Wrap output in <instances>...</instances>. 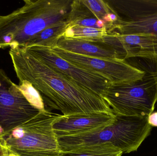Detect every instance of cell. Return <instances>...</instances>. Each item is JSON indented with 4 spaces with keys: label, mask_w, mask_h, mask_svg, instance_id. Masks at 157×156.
<instances>
[{
    "label": "cell",
    "mask_w": 157,
    "mask_h": 156,
    "mask_svg": "<svg viewBox=\"0 0 157 156\" xmlns=\"http://www.w3.org/2000/svg\"><path fill=\"white\" fill-rule=\"evenodd\" d=\"M9 53L19 82H30L39 92L45 105L64 116L113 113L100 96L51 67L25 47H11Z\"/></svg>",
    "instance_id": "cell-1"
},
{
    "label": "cell",
    "mask_w": 157,
    "mask_h": 156,
    "mask_svg": "<svg viewBox=\"0 0 157 156\" xmlns=\"http://www.w3.org/2000/svg\"><path fill=\"white\" fill-rule=\"evenodd\" d=\"M72 0H24L25 4L0 19V49L24 47L52 25L67 20Z\"/></svg>",
    "instance_id": "cell-2"
},
{
    "label": "cell",
    "mask_w": 157,
    "mask_h": 156,
    "mask_svg": "<svg viewBox=\"0 0 157 156\" xmlns=\"http://www.w3.org/2000/svg\"><path fill=\"white\" fill-rule=\"evenodd\" d=\"M111 124L92 132L58 137L61 152L109 146L129 154L136 151L152 131L147 116L116 114Z\"/></svg>",
    "instance_id": "cell-3"
},
{
    "label": "cell",
    "mask_w": 157,
    "mask_h": 156,
    "mask_svg": "<svg viewBox=\"0 0 157 156\" xmlns=\"http://www.w3.org/2000/svg\"><path fill=\"white\" fill-rule=\"evenodd\" d=\"M61 116L47 110L40 111L3 137L6 146L17 156H61L52 126Z\"/></svg>",
    "instance_id": "cell-4"
},
{
    "label": "cell",
    "mask_w": 157,
    "mask_h": 156,
    "mask_svg": "<svg viewBox=\"0 0 157 156\" xmlns=\"http://www.w3.org/2000/svg\"><path fill=\"white\" fill-rule=\"evenodd\" d=\"M101 98L115 114L148 117L157 102V74L146 72L136 81L110 84Z\"/></svg>",
    "instance_id": "cell-5"
},
{
    "label": "cell",
    "mask_w": 157,
    "mask_h": 156,
    "mask_svg": "<svg viewBox=\"0 0 157 156\" xmlns=\"http://www.w3.org/2000/svg\"><path fill=\"white\" fill-rule=\"evenodd\" d=\"M107 1L121 17L108 33L157 35V0Z\"/></svg>",
    "instance_id": "cell-6"
},
{
    "label": "cell",
    "mask_w": 157,
    "mask_h": 156,
    "mask_svg": "<svg viewBox=\"0 0 157 156\" xmlns=\"http://www.w3.org/2000/svg\"><path fill=\"white\" fill-rule=\"evenodd\" d=\"M51 49L62 58L102 76L111 84L136 81L142 79L145 74V71L131 65L124 60L83 56L66 51L57 46Z\"/></svg>",
    "instance_id": "cell-7"
},
{
    "label": "cell",
    "mask_w": 157,
    "mask_h": 156,
    "mask_svg": "<svg viewBox=\"0 0 157 156\" xmlns=\"http://www.w3.org/2000/svg\"><path fill=\"white\" fill-rule=\"evenodd\" d=\"M40 111L27 100L19 86L0 68V136L3 138Z\"/></svg>",
    "instance_id": "cell-8"
},
{
    "label": "cell",
    "mask_w": 157,
    "mask_h": 156,
    "mask_svg": "<svg viewBox=\"0 0 157 156\" xmlns=\"http://www.w3.org/2000/svg\"><path fill=\"white\" fill-rule=\"evenodd\" d=\"M32 55L51 67L73 80L101 97L110 83L102 76L80 67L59 56L51 48L32 46L25 47Z\"/></svg>",
    "instance_id": "cell-9"
},
{
    "label": "cell",
    "mask_w": 157,
    "mask_h": 156,
    "mask_svg": "<svg viewBox=\"0 0 157 156\" xmlns=\"http://www.w3.org/2000/svg\"><path fill=\"white\" fill-rule=\"evenodd\" d=\"M101 43L113 49L121 59L136 58L157 60V35L110 32Z\"/></svg>",
    "instance_id": "cell-10"
},
{
    "label": "cell",
    "mask_w": 157,
    "mask_h": 156,
    "mask_svg": "<svg viewBox=\"0 0 157 156\" xmlns=\"http://www.w3.org/2000/svg\"><path fill=\"white\" fill-rule=\"evenodd\" d=\"M114 113L99 112L64 116L53 124L52 128L57 137L92 132L112 124Z\"/></svg>",
    "instance_id": "cell-11"
},
{
    "label": "cell",
    "mask_w": 157,
    "mask_h": 156,
    "mask_svg": "<svg viewBox=\"0 0 157 156\" xmlns=\"http://www.w3.org/2000/svg\"><path fill=\"white\" fill-rule=\"evenodd\" d=\"M89 41L62 37L59 40L57 47L72 53L96 57L118 58V55L112 49L101 46Z\"/></svg>",
    "instance_id": "cell-12"
},
{
    "label": "cell",
    "mask_w": 157,
    "mask_h": 156,
    "mask_svg": "<svg viewBox=\"0 0 157 156\" xmlns=\"http://www.w3.org/2000/svg\"><path fill=\"white\" fill-rule=\"evenodd\" d=\"M67 26L78 25L96 28H107L109 26L102 20H99L87 8L82 0H74L67 19Z\"/></svg>",
    "instance_id": "cell-13"
},
{
    "label": "cell",
    "mask_w": 157,
    "mask_h": 156,
    "mask_svg": "<svg viewBox=\"0 0 157 156\" xmlns=\"http://www.w3.org/2000/svg\"><path fill=\"white\" fill-rule=\"evenodd\" d=\"M67 27V20L44 29L30 39L24 47L40 46L53 48L57 46Z\"/></svg>",
    "instance_id": "cell-14"
},
{
    "label": "cell",
    "mask_w": 157,
    "mask_h": 156,
    "mask_svg": "<svg viewBox=\"0 0 157 156\" xmlns=\"http://www.w3.org/2000/svg\"><path fill=\"white\" fill-rule=\"evenodd\" d=\"M108 34L107 28H96L80 26H67L63 37L81 39L94 43H101Z\"/></svg>",
    "instance_id": "cell-15"
},
{
    "label": "cell",
    "mask_w": 157,
    "mask_h": 156,
    "mask_svg": "<svg viewBox=\"0 0 157 156\" xmlns=\"http://www.w3.org/2000/svg\"><path fill=\"white\" fill-rule=\"evenodd\" d=\"M123 154L112 147L101 146L61 152V156H122Z\"/></svg>",
    "instance_id": "cell-16"
},
{
    "label": "cell",
    "mask_w": 157,
    "mask_h": 156,
    "mask_svg": "<svg viewBox=\"0 0 157 156\" xmlns=\"http://www.w3.org/2000/svg\"><path fill=\"white\" fill-rule=\"evenodd\" d=\"M18 86L27 100L33 107L40 111L47 110L40 93L30 82L23 81L19 82Z\"/></svg>",
    "instance_id": "cell-17"
},
{
    "label": "cell",
    "mask_w": 157,
    "mask_h": 156,
    "mask_svg": "<svg viewBox=\"0 0 157 156\" xmlns=\"http://www.w3.org/2000/svg\"><path fill=\"white\" fill-rule=\"evenodd\" d=\"M0 156H17L11 153L8 150L3 138L0 140Z\"/></svg>",
    "instance_id": "cell-18"
},
{
    "label": "cell",
    "mask_w": 157,
    "mask_h": 156,
    "mask_svg": "<svg viewBox=\"0 0 157 156\" xmlns=\"http://www.w3.org/2000/svg\"><path fill=\"white\" fill-rule=\"evenodd\" d=\"M144 60L145 61H146L148 63H147L148 66V67H147V69L144 70V71L146 72H152L157 74V60Z\"/></svg>",
    "instance_id": "cell-19"
},
{
    "label": "cell",
    "mask_w": 157,
    "mask_h": 156,
    "mask_svg": "<svg viewBox=\"0 0 157 156\" xmlns=\"http://www.w3.org/2000/svg\"><path fill=\"white\" fill-rule=\"evenodd\" d=\"M147 121L151 127H157V112L152 113L148 116Z\"/></svg>",
    "instance_id": "cell-20"
},
{
    "label": "cell",
    "mask_w": 157,
    "mask_h": 156,
    "mask_svg": "<svg viewBox=\"0 0 157 156\" xmlns=\"http://www.w3.org/2000/svg\"><path fill=\"white\" fill-rule=\"evenodd\" d=\"M2 137H1V136H0V140H1V139H2Z\"/></svg>",
    "instance_id": "cell-21"
},
{
    "label": "cell",
    "mask_w": 157,
    "mask_h": 156,
    "mask_svg": "<svg viewBox=\"0 0 157 156\" xmlns=\"http://www.w3.org/2000/svg\"><path fill=\"white\" fill-rule=\"evenodd\" d=\"M1 16H0V19H1Z\"/></svg>",
    "instance_id": "cell-22"
}]
</instances>
